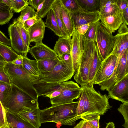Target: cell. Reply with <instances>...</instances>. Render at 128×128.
<instances>
[{
	"label": "cell",
	"mask_w": 128,
	"mask_h": 128,
	"mask_svg": "<svg viewBox=\"0 0 128 128\" xmlns=\"http://www.w3.org/2000/svg\"><path fill=\"white\" fill-rule=\"evenodd\" d=\"M78 101L52 105L40 110L41 124L54 122L62 125L73 126L80 119L76 114Z\"/></svg>",
	"instance_id": "cell-1"
},
{
	"label": "cell",
	"mask_w": 128,
	"mask_h": 128,
	"mask_svg": "<svg viewBox=\"0 0 128 128\" xmlns=\"http://www.w3.org/2000/svg\"><path fill=\"white\" fill-rule=\"evenodd\" d=\"M94 85L88 82L80 87L84 102V112L81 118L94 114L103 115L112 107L109 103L108 96L96 90Z\"/></svg>",
	"instance_id": "cell-2"
},
{
	"label": "cell",
	"mask_w": 128,
	"mask_h": 128,
	"mask_svg": "<svg viewBox=\"0 0 128 128\" xmlns=\"http://www.w3.org/2000/svg\"><path fill=\"white\" fill-rule=\"evenodd\" d=\"M4 71L11 83L38 100V96L33 85L38 76L28 73L22 66L7 63L4 66Z\"/></svg>",
	"instance_id": "cell-3"
},
{
	"label": "cell",
	"mask_w": 128,
	"mask_h": 128,
	"mask_svg": "<svg viewBox=\"0 0 128 128\" xmlns=\"http://www.w3.org/2000/svg\"><path fill=\"white\" fill-rule=\"evenodd\" d=\"M2 104L6 110L16 114L25 107L39 108L38 100L12 83L4 96Z\"/></svg>",
	"instance_id": "cell-4"
},
{
	"label": "cell",
	"mask_w": 128,
	"mask_h": 128,
	"mask_svg": "<svg viewBox=\"0 0 128 128\" xmlns=\"http://www.w3.org/2000/svg\"><path fill=\"white\" fill-rule=\"evenodd\" d=\"M84 38L83 54L78 68L74 76V80L81 86L89 82V72L96 46L95 42L86 40L84 37Z\"/></svg>",
	"instance_id": "cell-5"
},
{
	"label": "cell",
	"mask_w": 128,
	"mask_h": 128,
	"mask_svg": "<svg viewBox=\"0 0 128 128\" xmlns=\"http://www.w3.org/2000/svg\"><path fill=\"white\" fill-rule=\"evenodd\" d=\"M95 42L99 55L103 61L112 51L115 36L107 31L100 22L97 28Z\"/></svg>",
	"instance_id": "cell-6"
},
{
	"label": "cell",
	"mask_w": 128,
	"mask_h": 128,
	"mask_svg": "<svg viewBox=\"0 0 128 128\" xmlns=\"http://www.w3.org/2000/svg\"><path fill=\"white\" fill-rule=\"evenodd\" d=\"M75 74L65 66L60 60L53 69L49 72H40L36 83L38 82L58 83L70 79Z\"/></svg>",
	"instance_id": "cell-7"
},
{
	"label": "cell",
	"mask_w": 128,
	"mask_h": 128,
	"mask_svg": "<svg viewBox=\"0 0 128 128\" xmlns=\"http://www.w3.org/2000/svg\"><path fill=\"white\" fill-rule=\"evenodd\" d=\"M117 56L112 51L104 60L102 61L95 74L94 84L99 85L108 80L116 69Z\"/></svg>",
	"instance_id": "cell-8"
},
{
	"label": "cell",
	"mask_w": 128,
	"mask_h": 128,
	"mask_svg": "<svg viewBox=\"0 0 128 128\" xmlns=\"http://www.w3.org/2000/svg\"><path fill=\"white\" fill-rule=\"evenodd\" d=\"M70 54L73 70H77L83 54L84 36L79 34L75 28L72 35Z\"/></svg>",
	"instance_id": "cell-9"
},
{
	"label": "cell",
	"mask_w": 128,
	"mask_h": 128,
	"mask_svg": "<svg viewBox=\"0 0 128 128\" xmlns=\"http://www.w3.org/2000/svg\"><path fill=\"white\" fill-rule=\"evenodd\" d=\"M81 92L80 87L77 83L71 81L60 95L50 99V103L53 105L72 102L74 100L79 98Z\"/></svg>",
	"instance_id": "cell-10"
},
{
	"label": "cell",
	"mask_w": 128,
	"mask_h": 128,
	"mask_svg": "<svg viewBox=\"0 0 128 128\" xmlns=\"http://www.w3.org/2000/svg\"><path fill=\"white\" fill-rule=\"evenodd\" d=\"M70 14L75 28L82 25L99 21L100 18V11L89 12L80 6L76 10L70 12Z\"/></svg>",
	"instance_id": "cell-11"
},
{
	"label": "cell",
	"mask_w": 128,
	"mask_h": 128,
	"mask_svg": "<svg viewBox=\"0 0 128 128\" xmlns=\"http://www.w3.org/2000/svg\"><path fill=\"white\" fill-rule=\"evenodd\" d=\"M108 91L109 98L122 103L128 102V74L114 84Z\"/></svg>",
	"instance_id": "cell-12"
},
{
	"label": "cell",
	"mask_w": 128,
	"mask_h": 128,
	"mask_svg": "<svg viewBox=\"0 0 128 128\" xmlns=\"http://www.w3.org/2000/svg\"><path fill=\"white\" fill-rule=\"evenodd\" d=\"M8 31L11 47L18 54L26 56L29 50L25 46L14 22L9 26Z\"/></svg>",
	"instance_id": "cell-13"
},
{
	"label": "cell",
	"mask_w": 128,
	"mask_h": 128,
	"mask_svg": "<svg viewBox=\"0 0 128 128\" xmlns=\"http://www.w3.org/2000/svg\"><path fill=\"white\" fill-rule=\"evenodd\" d=\"M28 52L37 61L45 59L60 58L53 50L42 42L36 43L34 46L30 48Z\"/></svg>",
	"instance_id": "cell-14"
},
{
	"label": "cell",
	"mask_w": 128,
	"mask_h": 128,
	"mask_svg": "<svg viewBox=\"0 0 128 128\" xmlns=\"http://www.w3.org/2000/svg\"><path fill=\"white\" fill-rule=\"evenodd\" d=\"M40 110L39 108H32L25 107L21 109L18 114L22 119L36 128H39L42 124Z\"/></svg>",
	"instance_id": "cell-15"
},
{
	"label": "cell",
	"mask_w": 128,
	"mask_h": 128,
	"mask_svg": "<svg viewBox=\"0 0 128 128\" xmlns=\"http://www.w3.org/2000/svg\"><path fill=\"white\" fill-rule=\"evenodd\" d=\"M70 81L58 83H52L38 82L34 84L33 86L37 92L38 96H45L56 90L63 89L70 84Z\"/></svg>",
	"instance_id": "cell-16"
},
{
	"label": "cell",
	"mask_w": 128,
	"mask_h": 128,
	"mask_svg": "<svg viewBox=\"0 0 128 128\" xmlns=\"http://www.w3.org/2000/svg\"><path fill=\"white\" fill-rule=\"evenodd\" d=\"M102 24L107 31L112 33L118 29L123 23L122 13H119L106 17L100 16Z\"/></svg>",
	"instance_id": "cell-17"
},
{
	"label": "cell",
	"mask_w": 128,
	"mask_h": 128,
	"mask_svg": "<svg viewBox=\"0 0 128 128\" xmlns=\"http://www.w3.org/2000/svg\"><path fill=\"white\" fill-rule=\"evenodd\" d=\"M45 25L42 18H40L28 30L30 42L37 43L42 42L44 34Z\"/></svg>",
	"instance_id": "cell-18"
},
{
	"label": "cell",
	"mask_w": 128,
	"mask_h": 128,
	"mask_svg": "<svg viewBox=\"0 0 128 128\" xmlns=\"http://www.w3.org/2000/svg\"><path fill=\"white\" fill-rule=\"evenodd\" d=\"M115 36V42L113 51L117 56L116 69L123 53L128 49V34H118Z\"/></svg>",
	"instance_id": "cell-19"
},
{
	"label": "cell",
	"mask_w": 128,
	"mask_h": 128,
	"mask_svg": "<svg viewBox=\"0 0 128 128\" xmlns=\"http://www.w3.org/2000/svg\"><path fill=\"white\" fill-rule=\"evenodd\" d=\"M100 16L106 17L120 12L116 0H100Z\"/></svg>",
	"instance_id": "cell-20"
},
{
	"label": "cell",
	"mask_w": 128,
	"mask_h": 128,
	"mask_svg": "<svg viewBox=\"0 0 128 128\" xmlns=\"http://www.w3.org/2000/svg\"><path fill=\"white\" fill-rule=\"evenodd\" d=\"M8 123L10 128H36L21 118L18 114L6 110Z\"/></svg>",
	"instance_id": "cell-21"
},
{
	"label": "cell",
	"mask_w": 128,
	"mask_h": 128,
	"mask_svg": "<svg viewBox=\"0 0 128 128\" xmlns=\"http://www.w3.org/2000/svg\"><path fill=\"white\" fill-rule=\"evenodd\" d=\"M72 45L71 37H59L54 47V51L60 58L65 54H70Z\"/></svg>",
	"instance_id": "cell-22"
},
{
	"label": "cell",
	"mask_w": 128,
	"mask_h": 128,
	"mask_svg": "<svg viewBox=\"0 0 128 128\" xmlns=\"http://www.w3.org/2000/svg\"><path fill=\"white\" fill-rule=\"evenodd\" d=\"M62 4L61 0H56L52 9L53 10L62 37H71L63 24L60 13V8Z\"/></svg>",
	"instance_id": "cell-23"
},
{
	"label": "cell",
	"mask_w": 128,
	"mask_h": 128,
	"mask_svg": "<svg viewBox=\"0 0 128 128\" xmlns=\"http://www.w3.org/2000/svg\"><path fill=\"white\" fill-rule=\"evenodd\" d=\"M45 26L51 29L59 37H62L57 22L54 12L51 8L47 15Z\"/></svg>",
	"instance_id": "cell-24"
},
{
	"label": "cell",
	"mask_w": 128,
	"mask_h": 128,
	"mask_svg": "<svg viewBox=\"0 0 128 128\" xmlns=\"http://www.w3.org/2000/svg\"><path fill=\"white\" fill-rule=\"evenodd\" d=\"M60 13L64 25L71 37L75 28L71 17L70 12L62 4L60 8Z\"/></svg>",
	"instance_id": "cell-25"
},
{
	"label": "cell",
	"mask_w": 128,
	"mask_h": 128,
	"mask_svg": "<svg viewBox=\"0 0 128 128\" xmlns=\"http://www.w3.org/2000/svg\"><path fill=\"white\" fill-rule=\"evenodd\" d=\"M102 62V60L99 55L96 45L89 72V82L93 83L96 73Z\"/></svg>",
	"instance_id": "cell-26"
},
{
	"label": "cell",
	"mask_w": 128,
	"mask_h": 128,
	"mask_svg": "<svg viewBox=\"0 0 128 128\" xmlns=\"http://www.w3.org/2000/svg\"><path fill=\"white\" fill-rule=\"evenodd\" d=\"M0 54L7 63L12 62L19 56L11 46L0 42Z\"/></svg>",
	"instance_id": "cell-27"
},
{
	"label": "cell",
	"mask_w": 128,
	"mask_h": 128,
	"mask_svg": "<svg viewBox=\"0 0 128 128\" xmlns=\"http://www.w3.org/2000/svg\"><path fill=\"white\" fill-rule=\"evenodd\" d=\"M60 60V58H48L36 61L40 72H50L56 65Z\"/></svg>",
	"instance_id": "cell-28"
},
{
	"label": "cell",
	"mask_w": 128,
	"mask_h": 128,
	"mask_svg": "<svg viewBox=\"0 0 128 128\" xmlns=\"http://www.w3.org/2000/svg\"><path fill=\"white\" fill-rule=\"evenodd\" d=\"M80 7L86 11L90 12L100 11V0H77Z\"/></svg>",
	"instance_id": "cell-29"
},
{
	"label": "cell",
	"mask_w": 128,
	"mask_h": 128,
	"mask_svg": "<svg viewBox=\"0 0 128 128\" xmlns=\"http://www.w3.org/2000/svg\"><path fill=\"white\" fill-rule=\"evenodd\" d=\"M23 68L30 74L38 77L40 72L38 69L36 60H32L27 56H23L22 66Z\"/></svg>",
	"instance_id": "cell-30"
},
{
	"label": "cell",
	"mask_w": 128,
	"mask_h": 128,
	"mask_svg": "<svg viewBox=\"0 0 128 128\" xmlns=\"http://www.w3.org/2000/svg\"><path fill=\"white\" fill-rule=\"evenodd\" d=\"M13 22L15 23L25 46L29 50L30 42L28 31L24 28L23 25L16 19H15Z\"/></svg>",
	"instance_id": "cell-31"
},
{
	"label": "cell",
	"mask_w": 128,
	"mask_h": 128,
	"mask_svg": "<svg viewBox=\"0 0 128 128\" xmlns=\"http://www.w3.org/2000/svg\"><path fill=\"white\" fill-rule=\"evenodd\" d=\"M36 12L33 8L28 5L20 12V15L16 19L23 25L26 20L34 17Z\"/></svg>",
	"instance_id": "cell-32"
},
{
	"label": "cell",
	"mask_w": 128,
	"mask_h": 128,
	"mask_svg": "<svg viewBox=\"0 0 128 128\" xmlns=\"http://www.w3.org/2000/svg\"><path fill=\"white\" fill-rule=\"evenodd\" d=\"M100 22L99 21L90 24L86 32L84 35L86 40L95 42L97 28Z\"/></svg>",
	"instance_id": "cell-33"
},
{
	"label": "cell",
	"mask_w": 128,
	"mask_h": 128,
	"mask_svg": "<svg viewBox=\"0 0 128 128\" xmlns=\"http://www.w3.org/2000/svg\"><path fill=\"white\" fill-rule=\"evenodd\" d=\"M56 0H45L42 9L38 14L37 18L39 19L45 17L52 8Z\"/></svg>",
	"instance_id": "cell-34"
},
{
	"label": "cell",
	"mask_w": 128,
	"mask_h": 128,
	"mask_svg": "<svg viewBox=\"0 0 128 128\" xmlns=\"http://www.w3.org/2000/svg\"><path fill=\"white\" fill-rule=\"evenodd\" d=\"M28 0H11L12 6V11L19 13L26 6Z\"/></svg>",
	"instance_id": "cell-35"
},
{
	"label": "cell",
	"mask_w": 128,
	"mask_h": 128,
	"mask_svg": "<svg viewBox=\"0 0 128 128\" xmlns=\"http://www.w3.org/2000/svg\"><path fill=\"white\" fill-rule=\"evenodd\" d=\"M118 110L122 115L124 119V122L122 126L124 128H128V102L120 104Z\"/></svg>",
	"instance_id": "cell-36"
},
{
	"label": "cell",
	"mask_w": 128,
	"mask_h": 128,
	"mask_svg": "<svg viewBox=\"0 0 128 128\" xmlns=\"http://www.w3.org/2000/svg\"><path fill=\"white\" fill-rule=\"evenodd\" d=\"M0 128H10L7 121L6 110L0 100Z\"/></svg>",
	"instance_id": "cell-37"
},
{
	"label": "cell",
	"mask_w": 128,
	"mask_h": 128,
	"mask_svg": "<svg viewBox=\"0 0 128 128\" xmlns=\"http://www.w3.org/2000/svg\"><path fill=\"white\" fill-rule=\"evenodd\" d=\"M63 5L70 12L76 10L80 6L77 0H61Z\"/></svg>",
	"instance_id": "cell-38"
},
{
	"label": "cell",
	"mask_w": 128,
	"mask_h": 128,
	"mask_svg": "<svg viewBox=\"0 0 128 128\" xmlns=\"http://www.w3.org/2000/svg\"><path fill=\"white\" fill-rule=\"evenodd\" d=\"M60 59L65 66L69 69L74 71L70 54H64L60 58Z\"/></svg>",
	"instance_id": "cell-39"
},
{
	"label": "cell",
	"mask_w": 128,
	"mask_h": 128,
	"mask_svg": "<svg viewBox=\"0 0 128 128\" xmlns=\"http://www.w3.org/2000/svg\"><path fill=\"white\" fill-rule=\"evenodd\" d=\"M100 116L98 114L89 115L82 118L93 125L96 128H100L99 120Z\"/></svg>",
	"instance_id": "cell-40"
},
{
	"label": "cell",
	"mask_w": 128,
	"mask_h": 128,
	"mask_svg": "<svg viewBox=\"0 0 128 128\" xmlns=\"http://www.w3.org/2000/svg\"><path fill=\"white\" fill-rule=\"evenodd\" d=\"M13 16L12 11L6 12H0V25L4 24L10 20Z\"/></svg>",
	"instance_id": "cell-41"
},
{
	"label": "cell",
	"mask_w": 128,
	"mask_h": 128,
	"mask_svg": "<svg viewBox=\"0 0 128 128\" xmlns=\"http://www.w3.org/2000/svg\"><path fill=\"white\" fill-rule=\"evenodd\" d=\"M78 101V103L76 108V114L80 119L84 113V100L81 94Z\"/></svg>",
	"instance_id": "cell-42"
},
{
	"label": "cell",
	"mask_w": 128,
	"mask_h": 128,
	"mask_svg": "<svg viewBox=\"0 0 128 128\" xmlns=\"http://www.w3.org/2000/svg\"><path fill=\"white\" fill-rule=\"evenodd\" d=\"M11 84L0 82V100L2 103L4 96L10 87Z\"/></svg>",
	"instance_id": "cell-43"
},
{
	"label": "cell",
	"mask_w": 128,
	"mask_h": 128,
	"mask_svg": "<svg viewBox=\"0 0 128 128\" xmlns=\"http://www.w3.org/2000/svg\"><path fill=\"white\" fill-rule=\"evenodd\" d=\"M0 82L11 84L9 78L4 71V67H0Z\"/></svg>",
	"instance_id": "cell-44"
},
{
	"label": "cell",
	"mask_w": 128,
	"mask_h": 128,
	"mask_svg": "<svg viewBox=\"0 0 128 128\" xmlns=\"http://www.w3.org/2000/svg\"><path fill=\"white\" fill-rule=\"evenodd\" d=\"M38 20L36 18L34 17L30 18L25 21L24 23L23 26L24 28L27 31Z\"/></svg>",
	"instance_id": "cell-45"
},
{
	"label": "cell",
	"mask_w": 128,
	"mask_h": 128,
	"mask_svg": "<svg viewBox=\"0 0 128 128\" xmlns=\"http://www.w3.org/2000/svg\"><path fill=\"white\" fill-rule=\"evenodd\" d=\"M116 3L121 12L128 7V0H116Z\"/></svg>",
	"instance_id": "cell-46"
},
{
	"label": "cell",
	"mask_w": 128,
	"mask_h": 128,
	"mask_svg": "<svg viewBox=\"0 0 128 128\" xmlns=\"http://www.w3.org/2000/svg\"><path fill=\"white\" fill-rule=\"evenodd\" d=\"M90 24H88L82 25L75 28L79 34L82 35H84L88 29Z\"/></svg>",
	"instance_id": "cell-47"
},
{
	"label": "cell",
	"mask_w": 128,
	"mask_h": 128,
	"mask_svg": "<svg viewBox=\"0 0 128 128\" xmlns=\"http://www.w3.org/2000/svg\"><path fill=\"white\" fill-rule=\"evenodd\" d=\"M0 42L10 46L11 44L10 40L0 30Z\"/></svg>",
	"instance_id": "cell-48"
},
{
	"label": "cell",
	"mask_w": 128,
	"mask_h": 128,
	"mask_svg": "<svg viewBox=\"0 0 128 128\" xmlns=\"http://www.w3.org/2000/svg\"><path fill=\"white\" fill-rule=\"evenodd\" d=\"M43 0H30L27 2L28 5H30L34 9L37 10L39 4L42 2Z\"/></svg>",
	"instance_id": "cell-49"
},
{
	"label": "cell",
	"mask_w": 128,
	"mask_h": 128,
	"mask_svg": "<svg viewBox=\"0 0 128 128\" xmlns=\"http://www.w3.org/2000/svg\"><path fill=\"white\" fill-rule=\"evenodd\" d=\"M118 34H128V29L127 26L123 23L120 26L118 30Z\"/></svg>",
	"instance_id": "cell-50"
},
{
	"label": "cell",
	"mask_w": 128,
	"mask_h": 128,
	"mask_svg": "<svg viewBox=\"0 0 128 128\" xmlns=\"http://www.w3.org/2000/svg\"><path fill=\"white\" fill-rule=\"evenodd\" d=\"M121 12L122 16L123 23L127 26L128 24V7L124 10Z\"/></svg>",
	"instance_id": "cell-51"
},
{
	"label": "cell",
	"mask_w": 128,
	"mask_h": 128,
	"mask_svg": "<svg viewBox=\"0 0 128 128\" xmlns=\"http://www.w3.org/2000/svg\"><path fill=\"white\" fill-rule=\"evenodd\" d=\"M23 60V56L20 55L15 60L10 63L15 65L22 66Z\"/></svg>",
	"instance_id": "cell-52"
},
{
	"label": "cell",
	"mask_w": 128,
	"mask_h": 128,
	"mask_svg": "<svg viewBox=\"0 0 128 128\" xmlns=\"http://www.w3.org/2000/svg\"><path fill=\"white\" fill-rule=\"evenodd\" d=\"M12 11L10 8L0 0V12H6Z\"/></svg>",
	"instance_id": "cell-53"
},
{
	"label": "cell",
	"mask_w": 128,
	"mask_h": 128,
	"mask_svg": "<svg viewBox=\"0 0 128 128\" xmlns=\"http://www.w3.org/2000/svg\"><path fill=\"white\" fill-rule=\"evenodd\" d=\"M86 123L87 122L86 120L82 119L74 128H86Z\"/></svg>",
	"instance_id": "cell-54"
},
{
	"label": "cell",
	"mask_w": 128,
	"mask_h": 128,
	"mask_svg": "<svg viewBox=\"0 0 128 128\" xmlns=\"http://www.w3.org/2000/svg\"><path fill=\"white\" fill-rule=\"evenodd\" d=\"M0 1L8 6L12 11V6L11 0H0Z\"/></svg>",
	"instance_id": "cell-55"
},
{
	"label": "cell",
	"mask_w": 128,
	"mask_h": 128,
	"mask_svg": "<svg viewBox=\"0 0 128 128\" xmlns=\"http://www.w3.org/2000/svg\"><path fill=\"white\" fill-rule=\"evenodd\" d=\"M45 0H44L43 2L40 4L38 6L37 9V11L36 12L35 16L36 17L38 16V13L40 11V10L42 8V6L44 4Z\"/></svg>",
	"instance_id": "cell-56"
},
{
	"label": "cell",
	"mask_w": 128,
	"mask_h": 128,
	"mask_svg": "<svg viewBox=\"0 0 128 128\" xmlns=\"http://www.w3.org/2000/svg\"><path fill=\"white\" fill-rule=\"evenodd\" d=\"M105 128H115V125L112 122H110L106 124Z\"/></svg>",
	"instance_id": "cell-57"
},
{
	"label": "cell",
	"mask_w": 128,
	"mask_h": 128,
	"mask_svg": "<svg viewBox=\"0 0 128 128\" xmlns=\"http://www.w3.org/2000/svg\"><path fill=\"white\" fill-rule=\"evenodd\" d=\"M87 122V121H86ZM86 128H96L92 124L88 122H87Z\"/></svg>",
	"instance_id": "cell-58"
},
{
	"label": "cell",
	"mask_w": 128,
	"mask_h": 128,
	"mask_svg": "<svg viewBox=\"0 0 128 128\" xmlns=\"http://www.w3.org/2000/svg\"><path fill=\"white\" fill-rule=\"evenodd\" d=\"M7 63L5 61H0V67H4Z\"/></svg>",
	"instance_id": "cell-59"
},
{
	"label": "cell",
	"mask_w": 128,
	"mask_h": 128,
	"mask_svg": "<svg viewBox=\"0 0 128 128\" xmlns=\"http://www.w3.org/2000/svg\"><path fill=\"white\" fill-rule=\"evenodd\" d=\"M0 61H5L4 59L0 54Z\"/></svg>",
	"instance_id": "cell-60"
},
{
	"label": "cell",
	"mask_w": 128,
	"mask_h": 128,
	"mask_svg": "<svg viewBox=\"0 0 128 128\" xmlns=\"http://www.w3.org/2000/svg\"></svg>",
	"instance_id": "cell-61"
}]
</instances>
